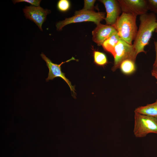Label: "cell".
<instances>
[{
	"label": "cell",
	"instance_id": "obj_2",
	"mask_svg": "<svg viewBox=\"0 0 157 157\" xmlns=\"http://www.w3.org/2000/svg\"><path fill=\"white\" fill-rule=\"evenodd\" d=\"M136 16L122 13L113 25L121 39L130 44L136 38L138 31Z\"/></svg>",
	"mask_w": 157,
	"mask_h": 157
},
{
	"label": "cell",
	"instance_id": "obj_15",
	"mask_svg": "<svg viewBox=\"0 0 157 157\" xmlns=\"http://www.w3.org/2000/svg\"><path fill=\"white\" fill-rule=\"evenodd\" d=\"M70 7V3L68 0H59L57 4L58 9L62 12H66L68 10Z\"/></svg>",
	"mask_w": 157,
	"mask_h": 157
},
{
	"label": "cell",
	"instance_id": "obj_12",
	"mask_svg": "<svg viewBox=\"0 0 157 157\" xmlns=\"http://www.w3.org/2000/svg\"><path fill=\"white\" fill-rule=\"evenodd\" d=\"M120 39L117 32L106 40L102 46L105 51L111 53L113 56L115 48Z\"/></svg>",
	"mask_w": 157,
	"mask_h": 157
},
{
	"label": "cell",
	"instance_id": "obj_16",
	"mask_svg": "<svg viewBox=\"0 0 157 157\" xmlns=\"http://www.w3.org/2000/svg\"><path fill=\"white\" fill-rule=\"evenodd\" d=\"M149 10L157 14V0H147Z\"/></svg>",
	"mask_w": 157,
	"mask_h": 157
},
{
	"label": "cell",
	"instance_id": "obj_10",
	"mask_svg": "<svg viewBox=\"0 0 157 157\" xmlns=\"http://www.w3.org/2000/svg\"><path fill=\"white\" fill-rule=\"evenodd\" d=\"M117 32L114 26L100 23L92 32V39L98 45H102L106 40Z\"/></svg>",
	"mask_w": 157,
	"mask_h": 157
},
{
	"label": "cell",
	"instance_id": "obj_14",
	"mask_svg": "<svg viewBox=\"0 0 157 157\" xmlns=\"http://www.w3.org/2000/svg\"><path fill=\"white\" fill-rule=\"evenodd\" d=\"M94 62L97 65L103 66L107 63V57L103 53L95 51L94 53Z\"/></svg>",
	"mask_w": 157,
	"mask_h": 157
},
{
	"label": "cell",
	"instance_id": "obj_18",
	"mask_svg": "<svg viewBox=\"0 0 157 157\" xmlns=\"http://www.w3.org/2000/svg\"><path fill=\"white\" fill-rule=\"evenodd\" d=\"M41 0H14L13 1L14 4L21 2H26L30 3L32 6H39Z\"/></svg>",
	"mask_w": 157,
	"mask_h": 157
},
{
	"label": "cell",
	"instance_id": "obj_1",
	"mask_svg": "<svg viewBox=\"0 0 157 157\" xmlns=\"http://www.w3.org/2000/svg\"><path fill=\"white\" fill-rule=\"evenodd\" d=\"M140 24L137 34L133 44L137 55L141 52L146 54L145 47L149 44L157 24L156 16L154 13H147L140 16Z\"/></svg>",
	"mask_w": 157,
	"mask_h": 157
},
{
	"label": "cell",
	"instance_id": "obj_20",
	"mask_svg": "<svg viewBox=\"0 0 157 157\" xmlns=\"http://www.w3.org/2000/svg\"><path fill=\"white\" fill-rule=\"evenodd\" d=\"M151 74L156 79V83H157V68H153L151 71Z\"/></svg>",
	"mask_w": 157,
	"mask_h": 157
},
{
	"label": "cell",
	"instance_id": "obj_11",
	"mask_svg": "<svg viewBox=\"0 0 157 157\" xmlns=\"http://www.w3.org/2000/svg\"><path fill=\"white\" fill-rule=\"evenodd\" d=\"M134 112L135 113L157 117V99L154 103L137 107L135 109Z\"/></svg>",
	"mask_w": 157,
	"mask_h": 157
},
{
	"label": "cell",
	"instance_id": "obj_17",
	"mask_svg": "<svg viewBox=\"0 0 157 157\" xmlns=\"http://www.w3.org/2000/svg\"><path fill=\"white\" fill-rule=\"evenodd\" d=\"M84 6L82 10L86 11H93L95 0H85Z\"/></svg>",
	"mask_w": 157,
	"mask_h": 157
},
{
	"label": "cell",
	"instance_id": "obj_13",
	"mask_svg": "<svg viewBox=\"0 0 157 157\" xmlns=\"http://www.w3.org/2000/svg\"><path fill=\"white\" fill-rule=\"evenodd\" d=\"M135 62L129 59L123 61L121 63L119 68L122 72L126 75H129L134 72L136 70Z\"/></svg>",
	"mask_w": 157,
	"mask_h": 157
},
{
	"label": "cell",
	"instance_id": "obj_6",
	"mask_svg": "<svg viewBox=\"0 0 157 157\" xmlns=\"http://www.w3.org/2000/svg\"><path fill=\"white\" fill-rule=\"evenodd\" d=\"M122 13L136 16L146 14L149 10L147 0H118Z\"/></svg>",
	"mask_w": 157,
	"mask_h": 157
},
{
	"label": "cell",
	"instance_id": "obj_8",
	"mask_svg": "<svg viewBox=\"0 0 157 157\" xmlns=\"http://www.w3.org/2000/svg\"><path fill=\"white\" fill-rule=\"evenodd\" d=\"M23 10L26 18L35 22L42 31V25L46 20L47 15L50 13V10L40 6L32 5L26 6Z\"/></svg>",
	"mask_w": 157,
	"mask_h": 157
},
{
	"label": "cell",
	"instance_id": "obj_19",
	"mask_svg": "<svg viewBox=\"0 0 157 157\" xmlns=\"http://www.w3.org/2000/svg\"><path fill=\"white\" fill-rule=\"evenodd\" d=\"M154 44L156 52V57L153 64V68H157V40L154 41Z\"/></svg>",
	"mask_w": 157,
	"mask_h": 157
},
{
	"label": "cell",
	"instance_id": "obj_21",
	"mask_svg": "<svg viewBox=\"0 0 157 157\" xmlns=\"http://www.w3.org/2000/svg\"><path fill=\"white\" fill-rule=\"evenodd\" d=\"M155 32L156 33H157V24H156V29L155 30Z\"/></svg>",
	"mask_w": 157,
	"mask_h": 157
},
{
	"label": "cell",
	"instance_id": "obj_4",
	"mask_svg": "<svg viewBox=\"0 0 157 157\" xmlns=\"http://www.w3.org/2000/svg\"><path fill=\"white\" fill-rule=\"evenodd\" d=\"M105 13L102 12H96L94 11H86L82 9L75 11L74 16L66 18L61 21L57 23V30L60 31L65 26L72 23L91 21L94 22L97 25L105 18Z\"/></svg>",
	"mask_w": 157,
	"mask_h": 157
},
{
	"label": "cell",
	"instance_id": "obj_9",
	"mask_svg": "<svg viewBox=\"0 0 157 157\" xmlns=\"http://www.w3.org/2000/svg\"><path fill=\"white\" fill-rule=\"evenodd\" d=\"M99 1L104 4L106 9L107 15L104 19L106 24L113 25L122 12L118 1L101 0Z\"/></svg>",
	"mask_w": 157,
	"mask_h": 157
},
{
	"label": "cell",
	"instance_id": "obj_5",
	"mask_svg": "<svg viewBox=\"0 0 157 157\" xmlns=\"http://www.w3.org/2000/svg\"><path fill=\"white\" fill-rule=\"evenodd\" d=\"M137 55L133 44H130L121 39L115 48L112 71L114 72L119 68L121 63L124 60L129 59L135 62Z\"/></svg>",
	"mask_w": 157,
	"mask_h": 157
},
{
	"label": "cell",
	"instance_id": "obj_7",
	"mask_svg": "<svg viewBox=\"0 0 157 157\" xmlns=\"http://www.w3.org/2000/svg\"><path fill=\"white\" fill-rule=\"evenodd\" d=\"M40 56L46 62L47 65L49 69L48 77L46 79V81H48L49 80H53L56 77H60L66 82L69 86L71 91H72L74 94L75 93L74 86L72 85L70 81L66 77L65 74L61 71V65L63 64L73 60H75V58L72 57V58L67 61L62 62L60 64H58L53 63L50 59L47 57L43 53L40 54Z\"/></svg>",
	"mask_w": 157,
	"mask_h": 157
},
{
	"label": "cell",
	"instance_id": "obj_3",
	"mask_svg": "<svg viewBox=\"0 0 157 157\" xmlns=\"http://www.w3.org/2000/svg\"><path fill=\"white\" fill-rule=\"evenodd\" d=\"M133 130L136 138L146 137L149 133L157 134V117L135 113Z\"/></svg>",
	"mask_w": 157,
	"mask_h": 157
}]
</instances>
